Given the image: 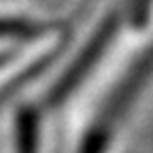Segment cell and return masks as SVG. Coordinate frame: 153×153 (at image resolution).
<instances>
[{"label":"cell","instance_id":"obj_1","mask_svg":"<svg viewBox=\"0 0 153 153\" xmlns=\"http://www.w3.org/2000/svg\"><path fill=\"white\" fill-rule=\"evenodd\" d=\"M49 32V24H36L32 19L0 17V41H34Z\"/></svg>","mask_w":153,"mask_h":153},{"label":"cell","instance_id":"obj_2","mask_svg":"<svg viewBox=\"0 0 153 153\" xmlns=\"http://www.w3.org/2000/svg\"><path fill=\"white\" fill-rule=\"evenodd\" d=\"M17 153H38V123L32 113H26L19 121Z\"/></svg>","mask_w":153,"mask_h":153}]
</instances>
